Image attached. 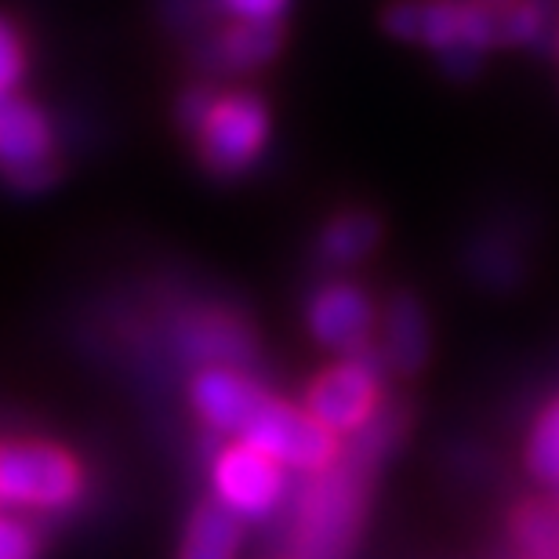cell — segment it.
Returning <instances> with one entry per match:
<instances>
[{
  "label": "cell",
  "instance_id": "6da1fadb",
  "mask_svg": "<svg viewBox=\"0 0 559 559\" xmlns=\"http://www.w3.org/2000/svg\"><path fill=\"white\" fill-rule=\"evenodd\" d=\"M400 411H374V418L356 429L349 447L328 465L309 473L298 501L295 520V552L290 559H349L356 534H360L367 487L378 462L400 436Z\"/></svg>",
  "mask_w": 559,
  "mask_h": 559
},
{
  "label": "cell",
  "instance_id": "7a4b0ae2",
  "mask_svg": "<svg viewBox=\"0 0 559 559\" xmlns=\"http://www.w3.org/2000/svg\"><path fill=\"white\" fill-rule=\"evenodd\" d=\"M81 490V465L48 443L0 447V501L4 506L62 509Z\"/></svg>",
  "mask_w": 559,
  "mask_h": 559
},
{
  "label": "cell",
  "instance_id": "3957f363",
  "mask_svg": "<svg viewBox=\"0 0 559 559\" xmlns=\"http://www.w3.org/2000/svg\"><path fill=\"white\" fill-rule=\"evenodd\" d=\"M240 443L265 454L273 465L306 468V473H317L338 454V440L328 429H320L306 411L280 404L273 396H265L262 407L254 411L248 429L240 432Z\"/></svg>",
  "mask_w": 559,
  "mask_h": 559
},
{
  "label": "cell",
  "instance_id": "277c9868",
  "mask_svg": "<svg viewBox=\"0 0 559 559\" xmlns=\"http://www.w3.org/2000/svg\"><path fill=\"white\" fill-rule=\"evenodd\" d=\"M382 353H353L349 360L320 374V382L309 393L306 415L328 429L331 436L356 432L374 418L378 411V378H382Z\"/></svg>",
  "mask_w": 559,
  "mask_h": 559
},
{
  "label": "cell",
  "instance_id": "5b68a950",
  "mask_svg": "<svg viewBox=\"0 0 559 559\" xmlns=\"http://www.w3.org/2000/svg\"><path fill=\"white\" fill-rule=\"evenodd\" d=\"M265 131V106L254 95H222L207 120L200 124V156L207 171L215 175H237L254 156L262 153Z\"/></svg>",
  "mask_w": 559,
  "mask_h": 559
},
{
  "label": "cell",
  "instance_id": "8992f818",
  "mask_svg": "<svg viewBox=\"0 0 559 559\" xmlns=\"http://www.w3.org/2000/svg\"><path fill=\"white\" fill-rule=\"evenodd\" d=\"M215 487L218 501L237 516H265L284 490V476L280 465H273L270 457L251 451L248 443H237L229 451L218 454L215 462Z\"/></svg>",
  "mask_w": 559,
  "mask_h": 559
},
{
  "label": "cell",
  "instance_id": "52a82bcc",
  "mask_svg": "<svg viewBox=\"0 0 559 559\" xmlns=\"http://www.w3.org/2000/svg\"><path fill=\"white\" fill-rule=\"evenodd\" d=\"M374 312L364 290L349 284L323 287L309 306V331L312 338L338 353H360L371 342Z\"/></svg>",
  "mask_w": 559,
  "mask_h": 559
},
{
  "label": "cell",
  "instance_id": "ba28073f",
  "mask_svg": "<svg viewBox=\"0 0 559 559\" xmlns=\"http://www.w3.org/2000/svg\"><path fill=\"white\" fill-rule=\"evenodd\" d=\"M262 385H254L251 378L237 374L233 367H207L197 374L193 382V407L200 411L211 429L240 436L254 418V411L262 407Z\"/></svg>",
  "mask_w": 559,
  "mask_h": 559
},
{
  "label": "cell",
  "instance_id": "9c48e42d",
  "mask_svg": "<svg viewBox=\"0 0 559 559\" xmlns=\"http://www.w3.org/2000/svg\"><path fill=\"white\" fill-rule=\"evenodd\" d=\"M549 8L538 4H457V33L476 51L501 44H527L545 29Z\"/></svg>",
  "mask_w": 559,
  "mask_h": 559
},
{
  "label": "cell",
  "instance_id": "30bf717a",
  "mask_svg": "<svg viewBox=\"0 0 559 559\" xmlns=\"http://www.w3.org/2000/svg\"><path fill=\"white\" fill-rule=\"evenodd\" d=\"M51 160V128L29 103L0 95V167L4 175Z\"/></svg>",
  "mask_w": 559,
  "mask_h": 559
},
{
  "label": "cell",
  "instance_id": "8fae6325",
  "mask_svg": "<svg viewBox=\"0 0 559 559\" xmlns=\"http://www.w3.org/2000/svg\"><path fill=\"white\" fill-rule=\"evenodd\" d=\"M385 367L418 374L429 360V317L415 295H396L385 309Z\"/></svg>",
  "mask_w": 559,
  "mask_h": 559
},
{
  "label": "cell",
  "instance_id": "7c38bea8",
  "mask_svg": "<svg viewBox=\"0 0 559 559\" xmlns=\"http://www.w3.org/2000/svg\"><path fill=\"white\" fill-rule=\"evenodd\" d=\"M240 538H243L240 516L229 512L218 498H211L189 520L182 559H237Z\"/></svg>",
  "mask_w": 559,
  "mask_h": 559
},
{
  "label": "cell",
  "instance_id": "4fadbf2b",
  "mask_svg": "<svg viewBox=\"0 0 559 559\" xmlns=\"http://www.w3.org/2000/svg\"><path fill=\"white\" fill-rule=\"evenodd\" d=\"M280 40H284L280 22H233L215 44L218 66H226V70H254V66L273 59Z\"/></svg>",
  "mask_w": 559,
  "mask_h": 559
},
{
  "label": "cell",
  "instance_id": "5bb4252c",
  "mask_svg": "<svg viewBox=\"0 0 559 559\" xmlns=\"http://www.w3.org/2000/svg\"><path fill=\"white\" fill-rule=\"evenodd\" d=\"M189 345H193V356H200V360L237 364L251 356L248 331L226 317H200V323L189 328Z\"/></svg>",
  "mask_w": 559,
  "mask_h": 559
},
{
  "label": "cell",
  "instance_id": "9a60e30c",
  "mask_svg": "<svg viewBox=\"0 0 559 559\" xmlns=\"http://www.w3.org/2000/svg\"><path fill=\"white\" fill-rule=\"evenodd\" d=\"M378 237H382V226L371 218V215H342L334 218L328 229H323V240H320V251L328 254L331 262H356L364 259L367 251L374 248Z\"/></svg>",
  "mask_w": 559,
  "mask_h": 559
},
{
  "label": "cell",
  "instance_id": "2e32d148",
  "mask_svg": "<svg viewBox=\"0 0 559 559\" xmlns=\"http://www.w3.org/2000/svg\"><path fill=\"white\" fill-rule=\"evenodd\" d=\"M527 468L542 484H559V404H552L534 425L527 447Z\"/></svg>",
  "mask_w": 559,
  "mask_h": 559
},
{
  "label": "cell",
  "instance_id": "e0dca14e",
  "mask_svg": "<svg viewBox=\"0 0 559 559\" xmlns=\"http://www.w3.org/2000/svg\"><path fill=\"white\" fill-rule=\"evenodd\" d=\"M19 76H22V44L15 37V29L0 19V95H11Z\"/></svg>",
  "mask_w": 559,
  "mask_h": 559
},
{
  "label": "cell",
  "instance_id": "ac0fdd59",
  "mask_svg": "<svg viewBox=\"0 0 559 559\" xmlns=\"http://www.w3.org/2000/svg\"><path fill=\"white\" fill-rule=\"evenodd\" d=\"M0 559H37V538L15 520H0Z\"/></svg>",
  "mask_w": 559,
  "mask_h": 559
},
{
  "label": "cell",
  "instance_id": "d6986e66",
  "mask_svg": "<svg viewBox=\"0 0 559 559\" xmlns=\"http://www.w3.org/2000/svg\"><path fill=\"white\" fill-rule=\"evenodd\" d=\"M218 95L211 92V87H189V92L182 95V106H178V114H182V124L200 131V124L207 120V114L215 109Z\"/></svg>",
  "mask_w": 559,
  "mask_h": 559
},
{
  "label": "cell",
  "instance_id": "ffe728a7",
  "mask_svg": "<svg viewBox=\"0 0 559 559\" xmlns=\"http://www.w3.org/2000/svg\"><path fill=\"white\" fill-rule=\"evenodd\" d=\"M55 175H59V167H55L51 160H44V164L22 167V171H11V175H8V182H11V186H19V189H26V193H37V189H44V186H51V182H55Z\"/></svg>",
  "mask_w": 559,
  "mask_h": 559
},
{
  "label": "cell",
  "instance_id": "44dd1931",
  "mask_svg": "<svg viewBox=\"0 0 559 559\" xmlns=\"http://www.w3.org/2000/svg\"><path fill=\"white\" fill-rule=\"evenodd\" d=\"M229 15H237V22H280L284 19V4H273V0H265V4H251V0H237V4L226 8Z\"/></svg>",
  "mask_w": 559,
  "mask_h": 559
}]
</instances>
